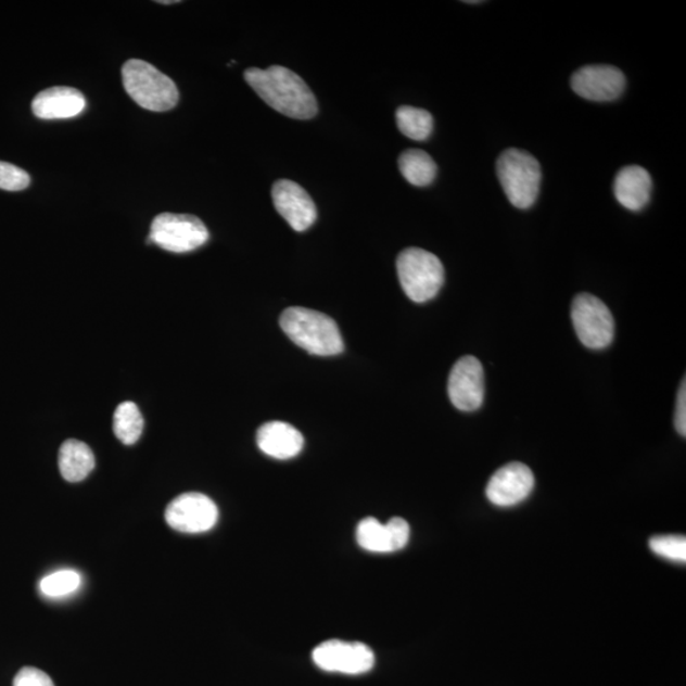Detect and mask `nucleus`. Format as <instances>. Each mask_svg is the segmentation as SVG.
Masks as SVG:
<instances>
[{"mask_svg":"<svg viewBox=\"0 0 686 686\" xmlns=\"http://www.w3.org/2000/svg\"><path fill=\"white\" fill-rule=\"evenodd\" d=\"M219 510L211 497L189 492L174 499L166 510L167 524L177 532L200 534L218 523Z\"/></svg>","mask_w":686,"mask_h":686,"instance_id":"1a4fd4ad","label":"nucleus"},{"mask_svg":"<svg viewBox=\"0 0 686 686\" xmlns=\"http://www.w3.org/2000/svg\"><path fill=\"white\" fill-rule=\"evenodd\" d=\"M280 326L295 345L312 355L334 356L345 347L338 323L318 310L288 308L282 312Z\"/></svg>","mask_w":686,"mask_h":686,"instance_id":"f03ea898","label":"nucleus"},{"mask_svg":"<svg viewBox=\"0 0 686 686\" xmlns=\"http://www.w3.org/2000/svg\"><path fill=\"white\" fill-rule=\"evenodd\" d=\"M160 4H175L178 3L177 0H175V2H158Z\"/></svg>","mask_w":686,"mask_h":686,"instance_id":"bb28decb","label":"nucleus"},{"mask_svg":"<svg viewBox=\"0 0 686 686\" xmlns=\"http://www.w3.org/2000/svg\"><path fill=\"white\" fill-rule=\"evenodd\" d=\"M244 78L259 99L280 114L296 120H309L317 115L315 94L296 73L285 66L250 68L245 71Z\"/></svg>","mask_w":686,"mask_h":686,"instance_id":"f257e3e1","label":"nucleus"},{"mask_svg":"<svg viewBox=\"0 0 686 686\" xmlns=\"http://www.w3.org/2000/svg\"><path fill=\"white\" fill-rule=\"evenodd\" d=\"M652 178L639 166H626L618 172L614 181V195L618 203L632 212H639L650 201Z\"/></svg>","mask_w":686,"mask_h":686,"instance_id":"f3484780","label":"nucleus"},{"mask_svg":"<svg viewBox=\"0 0 686 686\" xmlns=\"http://www.w3.org/2000/svg\"><path fill=\"white\" fill-rule=\"evenodd\" d=\"M402 289L415 303H427L439 294L445 281V270L434 253L407 249L397 258Z\"/></svg>","mask_w":686,"mask_h":686,"instance_id":"39448f33","label":"nucleus"},{"mask_svg":"<svg viewBox=\"0 0 686 686\" xmlns=\"http://www.w3.org/2000/svg\"><path fill=\"white\" fill-rule=\"evenodd\" d=\"M686 384L685 379L682 382L681 390H678L677 402H676V415H675V427L682 436L686 435Z\"/></svg>","mask_w":686,"mask_h":686,"instance_id":"a878e982","label":"nucleus"},{"mask_svg":"<svg viewBox=\"0 0 686 686\" xmlns=\"http://www.w3.org/2000/svg\"><path fill=\"white\" fill-rule=\"evenodd\" d=\"M497 177L510 203L518 208L532 207L538 199L542 170L532 154L520 149H507L496 164Z\"/></svg>","mask_w":686,"mask_h":686,"instance_id":"20e7f679","label":"nucleus"},{"mask_svg":"<svg viewBox=\"0 0 686 686\" xmlns=\"http://www.w3.org/2000/svg\"><path fill=\"white\" fill-rule=\"evenodd\" d=\"M31 178L26 170L11 163L0 162V190L22 191L28 188Z\"/></svg>","mask_w":686,"mask_h":686,"instance_id":"b1692460","label":"nucleus"},{"mask_svg":"<svg viewBox=\"0 0 686 686\" xmlns=\"http://www.w3.org/2000/svg\"><path fill=\"white\" fill-rule=\"evenodd\" d=\"M80 586V575L76 571L63 570L43 577L40 590L48 598H62L77 590Z\"/></svg>","mask_w":686,"mask_h":686,"instance_id":"4be33fe9","label":"nucleus"},{"mask_svg":"<svg viewBox=\"0 0 686 686\" xmlns=\"http://www.w3.org/2000/svg\"><path fill=\"white\" fill-rule=\"evenodd\" d=\"M535 479L532 469L519 461L499 468L491 477L486 495L490 503L511 507L523 503L532 494Z\"/></svg>","mask_w":686,"mask_h":686,"instance_id":"f8f14e48","label":"nucleus"},{"mask_svg":"<svg viewBox=\"0 0 686 686\" xmlns=\"http://www.w3.org/2000/svg\"><path fill=\"white\" fill-rule=\"evenodd\" d=\"M411 535L405 519L393 518L386 524L376 518H365L356 528V541L371 554H393L404 549Z\"/></svg>","mask_w":686,"mask_h":686,"instance_id":"4468645a","label":"nucleus"},{"mask_svg":"<svg viewBox=\"0 0 686 686\" xmlns=\"http://www.w3.org/2000/svg\"><path fill=\"white\" fill-rule=\"evenodd\" d=\"M447 393L454 407L465 412L479 409L484 399V370L482 364L474 356H465L455 363Z\"/></svg>","mask_w":686,"mask_h":686,"instance_id":"9d476101","label":"nucleus"},{"mask_svg":"<svg viewBox=\"0 0 686 686\" xmlns=\"http://www.w3.org/2000/svg\"><path fill=\"white\" fill-rule=\"evenodd\" d=\"M257 445L268 457L288 460L303 450L302 432L282 421L266 422L257 431Z\"/></svg>","mask_w":686,"mask_h":686,"instance_id":"dca6fc26","label":"nucleus"},{"mask_svg":"<svg viewBox=\"0 0 686 686\" xmlns=\"http://www.w3.org/2000/svg\"><path fill=\"white\" fill-rule=\"evenodd\" d=\"M85 109V96L72 87L59 86L45 89L33 101V112L42 120L77 117Z\"/></svg>","mask_w":686,"mask_h":686,"instance_id":"2eb2a0df","label":"nucleus"},{"mask_svg":"<svg viewBox=\"0 0 686 686\" xmlns=\"http://www.w3.org/2000/svg\"><path fill=\"white\" fill-rule=\"evenodd\" d=\"M573 327L583 345L593 350L606 348L613 342L614 318L598 297L580 294L571 308Z\"/></svg>","mask_w":686,"mask_h":686,"instance_id":"0eeeda50","label":"nucleus"},{"mask_svg":"<svg viewBox=\"0 0 686 686\" xmlns=\"http://www.w3.org/2000/svg\"><path fill=\"white\" fill-rule=\"evenodd\" d=\"M395 120L399 131L416 141L427 140L434 130V117L427 110L401 106L395 112Z\"/></svg>","mask_w":686,"mask_h":686,"instance_id":"aec40b11","label":"nucleus"},{"mask_svg":"<svg viewBox=\"0 0 686 686\" xmlns=\"http://www.w3.org/2000/svg\"><path fill=\"white\" fill-rule=\"evenodd\" d=\"M313 661L328 673L361 675L376 665V656L371 648L361 643H343L330 639L313 651Z\"/></svg>","mask_w":686,"mask_h":686,"instance_id":"6e6552de","label":"nucleus"},{"mask_svg":"<svg viewBox=\"0 0 686 686\" xmlns=\"http://www.w3.org/2000/svg\"><path fill=\"white\" fill-rule=\"evenodd\" d=\"M208 241V230L198 216L164 213L153 220L148 242L164 251L186 253Z\"/></svg>","mask_w":686,"mask_h":686,"instance_id":"423d86ee","label":"nucleus"},{"mask_svg":"<svg viewBox=\"0 0 686 686\" xmlns=\"http://www.w3.org/2000/svg\"><path fill=\"white\" fill-rule=\"evenodd\" d=\"M13 686H55L51 677L36 668H24L14 677Z\"/></svg>","mask_w":686,"mask_h":686,"instance_id":"393cba45","label":"nucleus"},{"mask_svg":"<svg viewBox=\"0 0 686 686\" xmlns=\"http://www.w3.org/2000/svg\"><path fill=\"white\" fill-rule=\"evenodd\" d=\"M650 547L655 555L670 559V561L686 562V539L682 535L653 536Z\"/></svg>","mask_w":686,"mask_h":686,"instance_id":"5701e85b","label":"nucleus"},{"mask_svg":"<svg viewBox=\"0 0 686 686\" xmlns=\"http://www.w3.org/2000/svg\"><path fill=\"white\" fill-rule=\"evenodd\" d=\"M398 164L402 176L417 188H427L435 180L437 166L427 152L409 149L401 154Z\"/></svg>","mask_w":686,"mask_h":686,"instance_id":"6ab92c4d","label":"nucleus"},{"mask_svg":"<svg viewBox=\"0 0 686 686\" xmlns=\"http://www.w3.org/2000/svg\"><path fill=\"white\" fill-rule=\"evenodd\" d=\"M96 466L91 447L79 440H66L59 452V468L65 481L76 483L87 479Z\"/></svg>","mask_w":686,"mask_h":686,"instance_id":"a211bd4d","label":"nucleus"},{"mask_svg":"<svg viewBox=\"0 0 686 686\" xmlns=\"http://www.w3.org/2000/svg\"><path fill=\"white\" fill-rule=\"evenodd\" d=\"M271 195L276 211L295 232H305L316 223L315 201L301 185L290 180H280L274 185Z\"/></svg>","mask_w":686,"mask_h":686,"instance_id":"ddd939ff","label":"nucleus"},{"mask_svg":"<svg viewBox=\"0 0 686 686\" xmlns=\"http://www.w3.org/2000/svg\"><path fill=\"white\" fill-rule=\"evenodd\" d=\"M123 81L128 93L140 107L154 112H166L180 100L174 80L152 64L131 59L123 66Z\"/></svg>","mask_w":686,"mask_h":686,"instance_id":"7ed1b4c3","label":"nucleus"},{"mask_svg":"<svg viewBox=\"0 0 686 686\" xmlns=\"http://www.w3.org/2000/svg\"><path fill=\"white\" fill-rule=\"evenodd\" d=\"M144 419L134 402H123L114 415V432L125 445H132L143 434Z\"/></svg>","mask_w":686,"mask_h":686,"instance_id":"412c9836","label":"nucleus"},{"mask_svg":"<svg viewBox=\"0 0 686 686\" xmlns=\"http://www.w3.org/2000/svg\"><path fill=\"white\" fill-rule=\"evenodd\" d=\"M571 87L585 100L609 102L623 93L625 77L623 72L613 65H587L573 74Z\"/></svg>","mask_w":686,"mask_h":686,"instance_id":"9b49d317","label":"nucleus"}]
</instances>
